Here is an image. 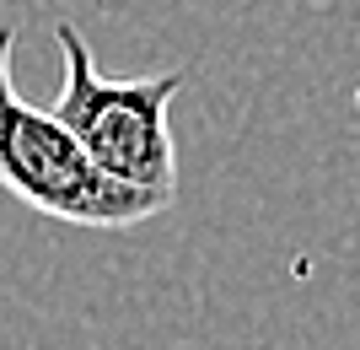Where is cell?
I'll return each mask as SVG.
<instances>
[{
	"instance_id": "1",
	"label": "cell",
	"mask_w": 360,
	"mask_h": 350,
	"mask_svg": "<svg viewBox=\"0 0 360 350\" xmlns=\"http://www.w3.org/2000/svg\"><path fill=\"white\" fill-rule=\"evenodd\" d=\"M54 38H60L65 76L49 113L81 140V151L108 178L172 199L178 194V140H172L167 108L188 81V70L172 65L156 76H103L75 22H60Z\"/></svg>"
},
{
	"instance_id": "2",
	"label": "cell",
	"mask_w": 360,
	"mask_h": 350,
	"mask_svg": "<svg viewBox=\"0 0 360 350\" xmlns=\"http://www.w3.org/2000/svg\"><path fill=\"white\" fill-rule=\"evenodd\" d=\"M11 49H16L11 27H0V183L22 205L54 215V221H70V227L113 232V227H140L150 215H162L172 205L167 194L108 178L49 108H32L16 92Z\"/></svg>"
}]
</instances>
